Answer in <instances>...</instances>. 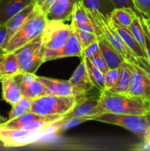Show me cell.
Instances as JSON below:
<instances>
[{
  "label": "cell",
  "mask_w": 150,
  "mask_h": 151,
  "mask_svg": "<svg viewBox=\"0 0 150 151\" xmlns=\"http://www.w3.org/2000/svg\"><path fill=\"white\" fill-rule=\"evenodd\" d=\"M99 106L103 113L146 116L150 113V102L127 94L109 89L100 91Z\"/></svg>",
  "instance_id": "6da1fadb"
},
{
  "label": "cell",
  "mask_w": 150,
  "mask_h": 151,
  "mask_svg": "<svg viewBox=\"0 0 150 151\" xmlns=\"http://www.w3.org/2000/svg\"><path fill=\"white\" fill-rule=\"evenodd\" d=\"M48 21L45 13L36 7L33 14L10 37L3 52H15L42 35Z\"/></svg>",
  "instance_id": "7a4b0ae2"
},
{
  "label": "cell",
  "mask_w": 150,
  "mask_h": 151,
  "mask_svg": "<svg viewBox=\"0 0 150 151\" xmlns=\"http://www.w3.org/2000/svg\"><path fill=\"white\" fill-rule=\"evenodd\" d=\"M87 9V8H86ZM90 18L96 24L97 27L96 35L101 34L110 44L116 49L124 61L129 63H135L137 56L126 45L120 35L113 28L109 16H105L98 11H92L87 9Z\"/></svg>",
  "instance_id": "3957f363"
},
{
  "label": "cell",
  "mask_w": 150,
  "mask_h": 151,
  "mask_svg": "<svg viewBox=\"0 0 150 151\" xmlns=\"http://www.w3.org/2000/svg\"><path fill=\"white\" fill-rule=\"evenodd\" d=\"M77 101L74 96L46 94L32 100L30 112L43 116H64Z\"/></svg>",
  "instance_id": "277c9868"
},
{
  "label": "cell",
  "mask_w": 150,
  "mask_h": 151,
  "mask_svg": "<svg viewBox=\"0 0 150 151\" xmlns=\"http://www.w3.org/2000/svg\"><path fill=\"white\" fill-rule=\"evenodd\" d=\"M15 52L19 60L21 72L35 74L40 66L45 63L42 35Z\"/></svg>",
  "instance_id": "5b68a950"
},
{
  "label": "cell",
  "mask_w": 150,
  "mask_h": 151,
  "mask_svg": "<svg viewBox=\"0 0 150 151\" xmlns=\"http://www.w3.org/2000/svg\"><path fill=\"white\" fill-rule=\"evenodd\" d=\"M58 131L56 122L44 131H31L21 129H11L0 125V142L4 147H14L24 146L37 141L46 134Z\"/></svg>",
  "instance_id": "8992f818"
},
{
  "label": "cell",
  "mask_w": 150,
  "mask_h": 151,
  "mask_svg": "<svg viewBox=\"0 0 150 151\" xmlns=\"http://www.w3.org/2000/svg\"><path fill=\"white\" fill-rule=\"evenodd\" d=\"M147 115L137 116L102 113L93 118L92 120L122 127L143 139L149 125Z\"/></svg>",
  "instance_id": "52a82bcc"
},
{
  "label": "cell",
  "mask_w": 150,
  "mask_h": 151,
  "mask_svg": "<svg viewBox=\"0 0 150 151\" xmlns=\"http://www.w3.org/2000/svg\"><path fill=\"white\" fill-rule=\"evenodd\" d=\"M63 119V116H43L38 114L29 112L16 119H7L0 125L11 129H21L25 131H40L48 129L55 122Z\"/></svg>",
  "instance_id": "ba28073f"
},
{
  "label": "cell",
  "mask_w": 150,
  "mask_h": 151,
  "mask_svg": "<svg viewBox=\"0 0 150 151\" xmlns=\"http://www.w3.org/2000/svg\"><path fill=\"white\" fill-rule=\"evenodd\" d=\"M72 28L63 21L49 20L42 34V44L45 50H56L69 39Z\"/></svg>",
  "instance_id": "9c48e42d"
},
{
  "label": "cell",
  "mask_w": 150,
  "mask_h": 151,
  "mask_svg": "<svg viewBox=\"0 0 150 151\" xmlns=\"http://www.w3.org/2000/svg\"><path fill=\"white\" fill-rule=\"evenodd\" d=\"M131 80L126 94L150 102V77L135 63H129Z\"/></svg>",
  "instance_id": "30bf717a"
},
{
  "label": "cell",
  "mask_w": 150,
  "mask_h": 151,
  "mask_svg": "<svg viewBox=\"0 0 150 151\" xmlns=\"http://www.w3.org/2000/svg\"><path fill=\"white\" fill-rule=\"evenodd\" d=\"M82 50L83 49L81 46L77 35L75 31L72 29V32L68 41L60 49L56 50L44 49V60H45V62H47L49 60L63 58H82Z\"/></svg>",
  "instance_id": "8fae6325"
},
{
  "label": "cell",
  "mask_w": 150,
  "mask_h": 151,
  "mask_svg": "<svg viewBox=\"0 0 150 151\" xmlns=\"http://www.w3.org/2000/svg\"><path fill=\"white\" fill-rule=\"evenodd\" d=\"M103 111L99 106V97H85L78 100L73 109L63 116V119L76 117H90L91 120Z\"/></svg>",
  "instance_id": "7c38bea8"
},
{
  "label": "cell",
  "mask_w": 150,
  "mask_h": 151,
  "mask_svg": "<svg viewBox=\"0 0 150 151\" xmlns=\"http://www.w3.org/2000/svg\"><path fill=\"white\" fill-rule=\"evenodd\" d=\"M69 81L73 86L75 95L78 100L82 99V97L94 87L90 79L83 58L81 59L79 66L72 74Z\"/></svg>",
  "instance_id": "4fadbf2b"
},
{
  "label": "cell",
  "mask_w": 150,
  "mask_h": 151,
  "mask_svg": "<svg viewBox=\"0 0 150 151\" xmlns=\"http://www.w3.org/2000/svg\"><path fill=\"white\" fill-rule=\"evenodd\" d=\"M81 0H54L46 13L48 20H58L66 22L71 19L74 7Z\"/></svg>",
  "instance_id": "5bb4252c"
},
{
  "label": "cell",
  "mask_w": 150,
  "mask_h": 151,
  "mask_svg": "<svg viewBox=\"0 0 150 151\" xmlns=\"http://www.w3.org/2000/svg\"><path fill=\"white\" fill-rule=\"evenodd\" d=\"M2 99L13 106L23 97L21 87L17 76H4L1 80Z\"/></svg>",
  "instance_id": "9a60e30c"
},
{
  "label": "cell",
  "mask_w": 150,
  "mask_h": 151,
  "mask_svg": "<svg viewBox=\"0 0 150 151\" xmlns=\"http://www.w3.org/2000/svg\"><path fill=\"white\" fill-rule=\"evenodd\" d=\"M34 2V0H0V25Z\"/></svg>",
  "instance_id": "2e32d148"
},
{
  "label": "cell",
  "mask_w": 150,
  "mask_h": 151,
  "mask_svg": "<svg viewBox=\"0 0 150 151\" xmlns=\"http://www.w3.org/2000/svg\"><path fill=\"white\" fill-rule=\"evenodd\" d=\"M38 78L46 87L49 94L76 97L73 86L70 83L69 81L54 79L47 77L38 76Z\"/></svg>",
  "instance_id": "e0dca14e"
},
{
  "label": "cell",
  "mask_w": 150,
  "mask_h": 151,
  "mask_svg": "<svg viewBox=\"0 0 150 151\" xmlns=\"http://www.w3.org/2000/svg\"><path fill=\"white\" fill-rule=\"evenodd\" d=\"M97 38L100 52L105 60L109 69H116L119 67L124 60L121 57L119 52L101 34L97 35Z\"/></svg>",
  "instance_id": "ac0fdd59"
},
{
  "label": "cell",
  "mask_w": 150,
  "mask_h": 151,
  "mask_svg": "<svg viewBox=\"0 0 150 151\" xmlns=\"http://www.w3.org/2000/svg\"><path fill=\"white\" fill-rule=\"evenodd\" d=\"M35 10H36V6L33 2L25 7L21 11L16 13L5 24L7 29V41L10 39V37L16 32V31L33 14Z\"/></svg>",
  "instance_id": "d6986e66"
},
{
  "label": "cell",
  "mask_w": 150,
  "mask_h": 151,
  "mask_svg": "<svg viewBox=\"0 0 150 151\" xmlns=\"http://www.w3.org/2000/svg\"><path fill=\"white\" fill-rule=\"evenodd\" d=\"M110 20H111V19H110ZM111 24L112 25H113V28L116 29V31L118 32V34H119V35H120L121 38H122L125 44H126V45L132 50V52L135 55L138 56V57L146 58V53L144 52L143 49L141 48L139 43L137 41V40L135 39L134 35H132L131 31L129 30L128 28L119 26V25L115 24L112 20Z\"/></svg>",
  "instance_id": "ffe728a7"
},
{
  "label": "cell",
  "mask_w": 150,
  "mask_h": 151,
  "mask_svg": "<svg viewBox=\"0 0 150 151\" xmlns=\"http://www.w3.org/2000/svg\"><path fill=\"white\" fill-rule=\"evenodd\" d=\"M135 11L129 8H115L110 15V19L116 24L128 28L133 19L139 16Z\"/></svg>",
  "instance_id": "44dd1931"
},
{
  "label": "cell",
  "mask_w": 150,
  "mask_h": 151,
  "mask_svg": "<svg viewBox=\"0 0 150 151\" xmlns=\"http://www.w3.org/2000/svg\"><path fill=\"white\" fill-rule=\"evenodd\" d=\"M131 80V69L129 63L124 61L120 66V75L116 83L110 89L115 92L126 94L129 89Z\"/></svg>",
  "instance_id": "7402d4cb"
},
{
  "label": "cell",
  "mask_w": 150,
  "mask_h": 151,
  "mask_svg": "<svg viewBox=\"0 0 150 151\" xmlns=\"http://www.w3.org/2000/svg\"><path fill=\"white\" fill-rule=\"evenodd\" d=\"M85 24L96 25L94 21L90 18L86 7L83 5L82 1H79L74 7L71 19V28H76Z\"/></svg>",
  "instance_id": "603a6c76"
},
{
  "label": "cell",
  "mask_w": 150,
  "mask_h": 151,
  "mask_svg": "<svg viewBox=\"0 0 150 151\" xmlns=\"http://www.w3.org/2000/svg\"><path fill=\"white\" fill-rule=\"evenodd\" d=\"M2 66L4 76H16L21 73L16 52H3Z\"/></svg>",
  "instance_id": "cb8c5ba5"
},
{
  "label": "cell",
  "mask_w": 150,
  "mask_h": 151,
  "mask_svg": "<svg viewBox=\"0 0 150 151\" xmlns=\"http://www.w3.org/2000/svg\"><path fill=\"white\" fill-rule=\"evenodd\" d=\"M88 10L98 11L105 16H109L115 9L111 0H81Z\"/></svg>",
  "instance_id": "d4e9b609"
},
{
  "label": "cell",
  "mask_w": 150,
  "mask_h": 151,
  "mask_svg": "<svg viewBox=\"0 0 150 151\" xmlns=\"http://www.w3.org/2000/svg\"><path fill=\"white\" fill-rule=\"evenodd\" d=\"M81 58H83L85 60L87 71H88L90 79H91L94 86L99 90L100 91L104 90V74L97 69L92 64L89 58L84 57H82Z\"/></svg>",
  "instance_id": "484cf974"
},
{
  "label": "cell",
  "mask_w": 150,
  "mask_h": 151,
  "mask_svg": "<svg viewBox=\"0 0 150 151\" xmlns=\"http://www.w3.org/2000/svg\"><path fill=\"white\" fill-rule=\"evenodd\" d=\"M32 100V99L29 97H23L17 103L12 106V109L9 114L8 120L16 119L30 112Z\"/></svg>",
  "instance_id": "4316f807"
},
{
  "label": "cell",
  "mask_w": 150,
  "mask_h": 151,
  "mask_svg": "<svg viewBox=\"0 0 150 151\" xmlns=\"http://www.w3.org/2000/svg\"><path fill=\"white\" fill-rule=\"evenodd\" d=\"M22 94L23 97H29L34 100L41 96L49 94V91L45 85L40 80H38L37 77L36 79L27 88L22 90Z\"/></svg>",
  "instance_id": "83f0119b"
},
{
  "label": "cell",
  "mask_w": 150,
  "mask_h": 151,
  "mask_svg": "<svg viewBox=\"0 0 150 151\" xmlns=\"http://www.w3.org/2000/svg\"><path fill=\"white\" fill-rule=\"evenodd\" d=\"M139 16H137L136 17L133 19L132 24H131L130 26L128 27V29L131 31L132 35H134L135 39H136L137 41L139 43L141 48L143 49L144 52L146 53L144 31V28H143V26H142V24H141V20H140Z\"/></svg>",
  "instance_id": "f1b7e54d"
},
{
  "label": "cell",
  "mask_w": 150,
  "mask_h": 151,
  "mask_svg": "<svg viewBox=\"0 0 150 151\" xmlns=\"http://www.w3.org/2000/svg\"><path fill=\"white\" fill-rule=\"evenodd\" d=\"M72 29L74 30L76 35H77V37L79 38V41L80 42L82 49L87 47L98 39L96 32H90V31L84 30V29H78V28H75V29Z\"/></svg>",
  "instance_id": "f546056e"
},
{
  "label": "cell",
  "mask_w": 150,
  "mask_h": 151,
  "mask_svg": "<svg viewBox=\"0 0 150 151\" xmlns=\"http://www.w3.org/2000/svg\"><path fill=\"white\" fill-rule=\"evenodd\" d=\"M120 75V66L110 69L104 74V89H110L117 82Z\"/></svg>",
  "instance_id": "4dcf8cb0"
},
{
  "label": "cell",
  "mask_w": 150,
  "mask_h": 151,
  "mask_svg": "<svg viewBox=\"0 0 150 151\" xmlns=\"http://www.w3.org/2000/svg\"><path fill=\"white\" fill-rule=\"evenodd\" d=\"M89 60H91L92 64L97 69H99L100 72H102L103 74H105L110 69L108 66H107V63H106L105 60H104V58L101 55L100 51L99 52H97L96 55H94L91 58H89Z\"/></svg>",
  "instance_id": "1f68e13d"
},
{
  "label": "cell",
  "mask_w": 150,
  "mask_h": 151,
  "mask_svg": "<svg viewBox=\"0 0 150 151\" xmlns=\"http://www.w3.org/2000/svg\"><path fill=\"white\" fill-rule=\"evenodd\" d=\"M132 1L140 14L150 19V0H132Z\"/></svg>",
  "instance_id": "d6a6232c"
},
{
  "label": "cell",
  "mask_w": 150,
  "mask_h": 151,
  "mask_svg": "<svg viewBox=\"0 0 150 151\" xmlns=\"http://www.w3.org/2000/svg\"><path fill=\"white\" fill-rule=\"evenodd\" d=\"M20 82L21 87V91L24 88H27L37 78V75L35 74L28 73V72H24L19 75H16Z\"/></svg>",
  "instance_id": "836d02e7"
},
{
  "label": "cell",
  "mask_w": 150,
  "mask_h": 151,
  "mask_svg": "<svg viewBox=\"0 0 150 151\" xmlns=\"http://www.w3.org/2000/svg\"><path fill=\"white\" fill-rule=\"evenodd\" d=\"M140 20H141V24H142L143 28L144 31V37H145V51L146 54V58L150 61V31L148 27L146 24L144 19H143L142 15H140Z\"/></svg>",
  "instance_id": "e575fe53"
},
{
  "label": "cell",
  "mask_w": 150,
  "mask_h": 151,
  "mask_svg": "<svg viewBox=\"0 0 150 151\" xmlns=\"http://www.w3.org/2000/svg\"><path fill=\"white\" fill-rule=\"evenodd\" d=\"M100 51L98 39L90 44L87 47L82 50V57L87 58H91V57L96 54L97 52Z\"/></svg>",
  "instance_id": "d590c367"
},
{
  "label": "cell",
  "mask_w": 150,
  "mask_h": 151,
  "mask_svg": "<svg viewBox=\"0 0 150 151\" xmlns=\"http://www.w3.org/2000/svg\"><path fill=\"white\" fill-rule=\"evenodd\" d=\"M115 8H129L140 14L135 9L132 0H111Z\"/></svg>",
  "instance_id": "8d00e7d4"
},
{
  "label": "cell",
  "mask_w": 150,
  "mask_h": 151,
  "mask_svg": "<svg viewBox=\"0 0 150 151\" xmlns=\"http://www.w3.org/2000/svg\"><path fill=\"white\" fill-rule=\"evenodd\" d=\"M135 64L138 65L139 67L144 69L148 74L149 76L150 77V61L146 58L138 57L137 56L136 58H135Z\"/></svg>",
  "instance_id": "74e56055"
},
{
  "label": "cell",
  "mask_w": 150,
  "mask_h": 151,
  "mask_svg": "<svg viewBox=\"0 0 150 151\" xmlns=\"http://www.w3.org/2000/svg\"><path fill=\"white\" fill-rule=\"evenodd\" d=\"M54 1V0H34L35 6L45 14Z\"/></svg>",
  "instance_id": "f35d334b"
},
{
  "label": "cell",
  "mask_w": 150,
  "mask_h": 151,
  "mask_svg": "<svg viewBox=\"0 0 150 151\" xmlns=\"http://www.w3.org/2000/svg\"><path fill=\"white\" fill-rule=\"evenodd\" d=\"M7 41V29L5 24L0 25V54L3 53L4 46Z\"/></svg>",
  "instance_id": "ab89813d"
},
{
  "label": "cell",
  "mask_w": 150,
  "mask_h": 151,
  "mask_svg": "<svg viewBox=\"0 0 150 151\" xmlns=\"http://www.w3.org/2000/svg\"><path fill=\"white\" fill-rule=\"evenodd\" d=\"M147 117H148L149 125L143 140H144V146L145 147V148L150 150V113L147 115Z\"/></svg>",
  "instance_id": "60d3db41"
},
{
  "label": "cell",
  "mask_w": 150,
  "mask_h": 151,
  "mask_svg": "<svg viewBox=\"0 0 150 151\" xmlns=\"http://www.w3.org/2000/svg\"><path fill=\"white\" fill-rule=\"evenodd\" d=\"M2 54H0V82L1 81V80L3 79V78L4 77V72H3V66H2Z\"/></svg>",
  "instance_id": "b9f144b4"
},
{
  "label": "cell",
  "mask_w": 150,
  "mask_h": 151,
  "mask_svg": "<svg viewBox=\"0 0 150 151\" xmlns=\"http://www.w3.org/2000/svg\"><path fill=\"white\" fill-rule=\"evenodd\" d=\"M143 19H144L146 24L147 25V27H148L149 29V31H150V19L149 18H146V17H144V16H143Z\"/></svg>",
  "instance_id": "7bdbcfd3"
},
{
  "label": "cell",
  "mask_w": 150,
  "mask_h": 151,
  "mask_svg": "<svg viewBox=\"0 0 150 151\" xmlns=\"http://www.w3.org/2000/svg\"><path fill=\"white\" fill-rule=\"evenodd\" d=\"M7 121V119H4V117H2V116H0V125H1L2 123H4V122H6Z\"/></svg>",
  "instance_id": "ee69618b"
}]
</instances>
